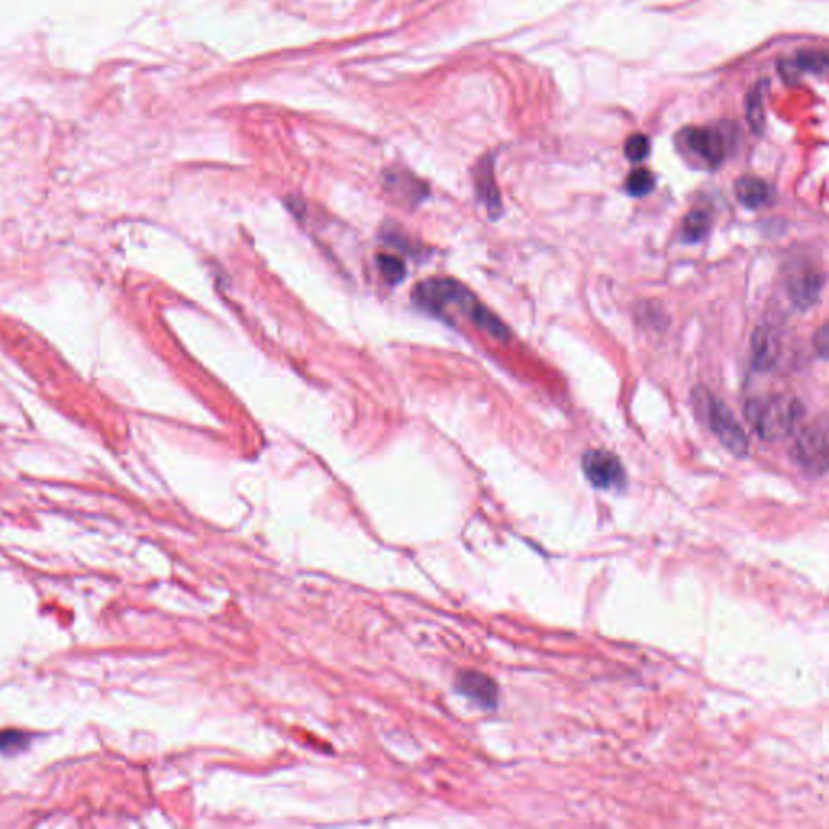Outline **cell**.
<instances>
[{"label":"cell","mask_w":829,"mask_h":829,"mask_svg":"<svg viewBox=\"0 0 829 829\" xmlns=\"http://www.w3.org/2000/svg\"><path fill=\"white\" fill-rule=\"evenodd\" d=\"M412 300L422 312L440 318L446 316L448 308H457L478 329L488 332L491 338L500 342H508L510 338L508 326L457 280L440 278L423 280L414 288Z\"/></svg>","instance_id":"obj_1"},{"label":"cell","mask_w":829,"mask_h":829,"mask_svg":"<svg viewBox=\"0 0 829 829\" xmlns=\"http://www.w3.org/2000/svg\"><path fill=\"white\" fill-rule=\"evenodd\" d=\"M745 418L762 440H781L791 436L804 418V406L792 396L750 398L745 404Z\"/></svg>","instance_id":"obj_2"},{"label":"cell","mask_w":829,"mask_h":829,"mask_svg":"<svg viewBox=\"0 0 829 829\" xmlns=\"http://www.w3.org/2000/svg\"><path fill=\"white\" fill-rule=\"evenodd\" d=\"M694 400L700 416L708 423L711 432L720 440L721 444L728 449L732 456L745 457L748 454V436L744 426L739 423L736 414H732V410L702 386L695 389Z\"/></svg>","instance_id":"obj_3"},{"label":"cell","mask_w":829,"mask_h":829,"mask_svg":"<svg viewBox=\"0 0 829 829\" xmlns=\"http://www.w3.org/2000/svg\"><path fill=\"white\" fill-rule=\"evenodd\" d=\"M791 456L797 466H802L808 474H826L828 470V438L826 430L820 424L807 426L797 436L794 446L791 449Z\"/></svg>","instance_id":"obj_4"},{"label":"cell","mask_w":829,"mask_h":829,"mask_svg":"<svg viewBox=\"0 0 829 829\" xmlns=\"http://www.w3.org/2000/svg\"><path fill=\"white\" fill-rule=\"evenodd\" d=\"M586 480L598 490H620L626 484V470L608 450H588L582 457Z\"/></svg>","instance_id":"obj_5"},{"label":"cell","mask_w":829,"mask_h":829,"mask_svg":"<svg viewBox=\"0 0 829 829\" xmlns=\"http://www.w3.org/2000/svg\"><path fill=\"white\" fill-rule=\"evenodd\" d=\"M684 144L690 153L710 167H718L726 159V140L713 128H687Z\"/></svg>","instance_id":"obj_6"},{"label":"cell","mask_w":829,"mask_h":829,"mask_svg":"<svg viewBox=\"0 0 829 829\" xmlns=\"http://www.w3.org/2000/svg\"><path fill=\"white\" fill-rule=\"evenodd\" d=\"M456 687L460 694L466 697L470 702L476 703L480 708L491 710L498 705L500 690L491 677L486 674L476 671H464L458 674Z\"/></svg>","instance_id":"obj_7"},{"label":"cell","mask_w":829,"mask_h":829,"mask_svg":"<svg viewBox=\"0 0 829 829\" xmlns=\"http://www.w3.org/2000/svg\"><path fill=\"white\" fill-rule=\"evenodd\" d=\"M825 288V274L805 271L787 280V294L799 310H808L820 302Z\"/></svg>","instance_id":"obj_8"},{"label":"cell","mask_w":829,"mask_h":829,"mask_svg":"<svg viewBox=\"0 0 829 829\" xmlns=\"http://www.w3.org/2000/svg\"><path fill=\"white\" fill-rule=\"evenodd\" d=\"M781 356V338L771 326H760L752 336V366L756 372H771Z\"/></svg>","instance_id":"obj_9"},{"label":"cell","mask_w":829,"mask_h":829,"mask_svg":"<svg viewBox=\"0 0 829 829\" xmlns=\"http://www.w3.org/2000/svg\"><path fill=\"white\" fill-rule=\"evenodd\" d=\"M828 54L825 51H800L792 59L781 60L779 72L787 81H794L802 73L825 75L828 70Z\"/></svg>","instance_id":"obj_10"},{"label":"cell","mask_w":829,"mask_h":829,"mask_svg":"<svg viewBox=\"0 0 829 829\" xmlns=\"http://www.w3.org/2000/svg\"><path fill=\"white\" fill-rule=\"evenodd\" d=\"M384 186L396 198L406 200L410 204L420 203L428 195V186L406 170L392 169L384 172Z\"/></svg>","instance_id":"obj_11"},{"label":"cell","mask_w":829,"mask_h":829,"mask_svg":"<svg viewBox=\"0 0 829 829\" xmlns=\"http://www.w3.org/2000/svg\"><path fill=\"white\" fill-rule=\"evenodd\" d=\"M736 196L745 208L758 209L770 203L773 192H771V186L763 178L747 175V177L737 180Z\"/></svg>","instance_id":"obj_12"},{"label":"cell","mask_w":829,"mask_h":829,"mask_svg":"<svg viewBox=\"0 0 829 829\" xmlns=\"http://www.w3.org/2000/svg\"><path fill=\"white\" fill-rule=\"evenodd\" d=\"M476 192L488 211L496 216L500 211V192L494 184V174L490 159L480 162L476 170Z\"/></svg>","instance_id":"obj_13"},{"label":"cell","mask_w":829,"mask_h":829,"mask_svg":"<svg viewBox=\"0 0 829 829\" xmlns=\"http://www.w3.org/2000/svg\"><path fill=\"white\" fill-rule=\"evenodd\" d=\"M710 214L702 211V209H697V211L687 214L680 234H682V240L686 244H698L710 234Z\"/></svg>","instance_id":"obj_14"},{"label":"cell","mask_w":829,"mask_h":829,"mask_svg":"<svg viewBox=\"0 0 829 829\" xmlns=\"http://www.w3.org/2000/svg\"><path fill=\"white\" fill-rule=\"evenodd\" d=\"M376 262H378V269L381 272L382 279L386 280L390 286L400 284L402 280L406 279V264L397 256L382 253L376 258Z\"/></svg>","instance_id":"obj_15"},{"label":"cell","mask_w":829,"mask_h":829,"mask_svg":"<svg viewBox=\"0 0 829 829\" xmlns=\"http://www.w3.org/2000/svg\"><path fill=\"white\" fill-rule=\"evenodd\" d=\"M654 185H656V180L650 170L635 169L627 178L626 190L627 193L634 198H644L652 193Z\"/></svg>","instance_id":"obj_16"},{"label":"cell","mask_w":829,"mask_h":829,"mask_svg":"<svg viewBox=\"0 0 829 829\" xmlns=\"http://www.w3.org/2000/svg\"><path fill=\"white\" fill-rule=\"evenodd\" d=\"M747 120L755 133H762L765 127V109H763L762 90H753L747 99Z\"/></svg>","instance_id":"obj_17"},{"label":"cell","mask_w":829,"mask_h":829,"mask_svg":"<svg viewBox=\"0 0 829 829\" xmlns=\"http://www.w3.org/2000/svg\"><path fill=\"white\" fill-rule=\"evenodd\" d=\"M624 153H626L628 161L642 162L646 159V156L650 154V140H648V136L642 135V133H635V135L630 136L626 141Z\"/></svg>","instance_id":"obj_18"},{"label":"cell","mask_w":829,"mask_h":829,"mask_svg":"<svg viewBox=\"0 0 829 829\" xmlns=\"http://www.w3.org/2000/svg\"><path fill=\"white\" fill-rule=\"evenodd\" d=\"M25 745V736L17 731L0 732V750H13Z\"/></svg>","instance_id":"obj_19"},{"label":"cell","mask_w":829,"mask_h":829,"mask_svg":"<svg viewBox=\"0 0 829 829\" xmlns=\"http://www.w3.org/2000/svg\"><path fill=\"white\" fill-rule=\"evenodd\" d=\"M813 346L821 358L828 356V326H821L813 338Z\"/></svg>","instance_id":"obj_20"}]
</instances>
